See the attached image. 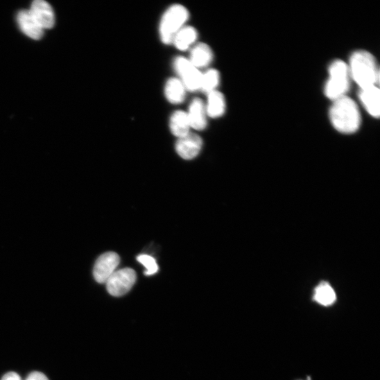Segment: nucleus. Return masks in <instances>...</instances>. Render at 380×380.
<instances>
[{
  "label": "nucleus",
  "instance_id": "obj_1",
  "mask_svg": "<svg viewBox=\"0 0 380 380\" xmlns=\"http://www.w3.org/2000/svg\"><path fill=\"white\" fill-rule=\"evenodd\" d=\"M329 118L335 128L344 134L356 132L361 123L357 105L347 96L334 101L330 108Z\"/></svg>",
  "mask_w": 380,
  "mask_h": 380
},
{
  "label": "nucleus",
  "instance_id": "obj_2",
  "mask_svg": "<svg viewBox=\"0 0 380 380\" xmlns=\"http://www.w3.org/2000/svg\"><path fill=\"white\" fill-rule=\"evenodd\" d=\"M349 72L351 77L361 89L377 86L379 71L374 58L368 52H355L350 58Z\"/></svg>",
  "mask_w": 380,
  "mask_h": 380
},
{
  "label": "nucleus",
  "instance_id": "obj_3",
  "mask_svg": "<svg viewBox=\"0 0 380 380\" xmlns=\"http://www.w3.org/2000/svg\"><path fill=\"white\" fill-rule=\"evenodd\" d=\"M329 78L325 87L326 96L336 101L347 96L350 87V72L349 66L343 61L337 60L329 68Z\"/></svg>",
  "mask_w": 380,
  "mask_h": 380
},
{
  "label": "nucleus",
  "instance_id": "obj_4",
  "mask_svg": "<svg viewBox=\"0 0 380 380\" xmlns=\"http://www.w3.org/2000/svg\"><path fill=\"white\" fill-rule=\"evenodd\" d=\"M188 19L189 12L184 6L175 5L170 7L161 20L159 33L162 41L166 44L173 43L175 35Z\"/></svg>",
  "mask_w": 380,
  "mask_h": 380
},
{
  "label": "nucleus",
  "instance_id": "obj_5",
  "mask_svg": "<svg viewBox=\"0 0 380 380\" xmlns=\"http://www.w3.org/2000/svg\"><path fill=\"white\" fill-rule=\"evenodd\" d=\"M136 279V273L131 268L116 270L106 282L107 291L114 297L123 296L132 289Z\"/></svg>",
  "mask_w": 380,
  "mask_h": 380
},
{
  "label": "nucleus",
  "instance_id": "obj_6",
  "mask_svg": "<svg viewBox=\"0 0 380 380\" xmlns=\"http://www.w3.org/2000/svg\"><path fill=\"white\" fill-rule=\"evenodd\" d=\"M174 68L185 89L189 91L201 89L203 74L188 60L178 58L174 62Z\"/></svg>",
  "mask_w": 380,
  "mask_h": 380
},
{
  "label": "nucleus",
  "instance_id": "obj_7",
  "mask_svg": "<svg viewBox=\"0 0 380 380\" xmlns=\"http://www.w3.org/2000/svg\"><path fill=\"white\" fill-rule=\"evenodd\" d=\"M120 264V257L115 252H107L101 255L94 264L93 274L95 280L103 284L116 270Z\"/></svg>",
  "mask_w": 380,
  "mask_h": 380
},
{
  "label": "nucleus",
  "instance_id": "obj_8",
  "mask_svg": "<svg viewBox=\"0 0 380 380\" xmlns=\"http://www.w3.org/2000/svg\"><path fill=\"white\" fill-rule=\"evenodd\" d=\"M202 146V139L197 134L189 132L184 137L178 138L175 150L181 158L191 160L198 156Z\"/></svg>",
  "mask_w": 380,
  "mask_h": 380
},
{
  "label": "nucleus",
  "instance_id": "obj_9",
  "mask_svg": "<svg viewBox=\"0 0 380 380\" xmlns=\"http://www.w3.org/2000/svg\"><path fill=\"white\" fill-rule=\"evenodd\" d=\"M31 15L44 30L52 28L55 22V14L51 6L43 0H35L29 10Z\"/></svg>",
  "mask_w": 380,
  "mask_h": 380
},
{
  "label": "nucleus",
  "instance_id": "obj_10",
  "mask_svg": "<svg viewBox=\"0 0 380 380\" xmlns=\"http://www.w3.org/2000/svg\"><path fill=\"white\" fill-rule=\"evenodd\" d=\"M359 97L368 113L372 117L379 118L380 114L379 87L371 86L361 89Z\"/></svg>",
  "mask_w": 380,
  "mask_h": 380
},
{
  "label": "nucleus",
  "instance_id": "obj_11",
  "mask_svg": "<svg viewBox=\"0 0 380 380\" xmlns=\"http://www.w3.org/2000/svg\"><path fill=\"white\" fill-rule=\"evenodd\" d=\"M187 116L190 127L198 130L207 127V110L202 100L196 98L190 104Z\"/></svg>",
  "mask_w": 380,
  "mask_h": 380
},
{
  "label": "nucleus",
  "instance_id": "obj_12",
  "mask_svg": "<svg viewBox=\"0 0 380 380\" xmlns=\"http://www.w3.org/2000/svg\"><path fill=\"white\" fill-rule=\"evenodd\" d=\"M17 22L24 34L34 40H40L44 34V30L33 19L29 10H22L17 15Z\"/></svg>",
  "mask_w": 380,
  "mask_h": 380
},
{
  "label": "nucleus",
  "instance_id": "obj_13",
  "mask_svg": "<svg viewBox=\"0 0 380 380\" xmlns=\"http://www.w3.org/2000/svg\"><path fill=\"white\" fill-rule=\"evenodd\" d=\"M213 53L209 46L205 43L196 45L189 60L197 69L208 67L213 60Z\"/></svg>",
  "mask_w": 380,
  "mask_h": 380
},
{
  "label": "nucleus",
  "instance_id": "obj_14",
  "mask_svg": "<svg viewBox=\"0 0 380 380\" xmlns=\"http://www.w3.org/2000/svg\"><path fill=\"white\" fill-rule=\"evenodd\" d=\"M313 300L323 306H329L336 302L337 295L328 282H322L315 289Z\"/></svg>",
  "mask_w": 380,
  "mask_h": 380
},
{
  "label": "nucleus",
  "instance_id": "obj_15",
  "mask_svg": "<svg viewBox=\"0 0 380 380\" xmlns=\"http://www.w3.org/2000/svg\"><path fill=\"white\" fill-rule=\"evenodd\" d=\"M208 94V104L206 107L207 114L213 119L222 116L226 108L223 94L217 90L213 91Z\"/></svg>",
  "mask_w": 380,
  "mask_h": 380
},
{
  "label": "nucleus",
  "instance_id": "obj_16",
  "mask_svg": "<svg viewBox=\"0 0 380 380\" xmlns=\"http://www.w3.org/2000/svg\"><path fill=\"white\" fill-rule=\"evenodd\" d=\"M185 87L178 78H170L165 86V95L169 102L172 104H180L185 98Z\"/></svg>",
  "mask_w": 380,
  "mask_h": 380
},
{
  "label": "nucleus",
  "instance_id": "obj_17",
  "mask_svg": "<svg viewBox=\"0 0 380 380\" xmlns=\"http://www.w3.org/2000/svg\"><path fill=\"white\" fill-rule=\"evenodd\" d=\"M197 38L196 29L191 26H185L177 33L173 43L178 50L184 51L196 41Z\"/></svg>",
  "mask_w": 380,
  "mask_h": 380
},
{
  "label": "nucleus",
  "instance_id": "obj_18",
  "mask_svg": "<svg viewBox=\"0 0 380 380\" xmlns=\"http://www.w3.org/2000/svg\"><path fill=\"white\" fill-rule=\"evenodd\" d=\"M190 124L187 114L182 111H177L170 119V128L173 135L178 138L184 137L189 133Z\"/></svg>",
  "mask_w": 380,
  "mask_h": 380
},
{
  "label": "nucleus",
  "instance_id": "obj_19",
  "mask_svg": "<svg viewBox=\"0 0 380 380\" xmlns=\"http://www.w3.org/2000/svg\"><path fill=\"white\" fill-rule=\"evenodd\" d=\"M220 74L216 69H210L202 76L201 89L206 93L209 94L216 90L220 83Z\"/></svg>",
  "mask_w": 380,
  "mask_h": 380
},
{
  "label": "nucleus",
  "instance_id": "obj_20",
  "mask_svg": "<svg viewBox=\"0 0 380 380\" xmlns=\"http://www.w3.org/2000/svg\"><path fill=\"white\" fill-rule=\"evenodd\" d=\"M137 261L146 268L145 274L146 275H153L158 272L159 267L156 260L149 255H140L137 257Z\"/></svg>",
  "mask_w": 380,
  "mask_h": 380
},
{
  "label": "nucleus",
  "instance_id": "obj_21",
  "mask_svg": "<svg viewBox=\"0 0 380 380\" xmlns=\"http://www.w3.org/2000/svg\"><path fill=\"white\" fill-rule=\"evenodd\" d=\"M25 380H49V379L44 374L35 371L31 372Z\"/></svg>",
  "mask_w": 380,
  "mask_h": 380
},
{
  "label": "nucleus",
  "instance_id": "obj_22",
  "mask_svg": "<svg viewBox=\"0 0 380 380\" xmlns=\"http://www.w3.org/2000/svg\"><path fill=\"white\" fill-rule=\"evenodd\" d=\"M1 380H22L20 375L15 372H10L6 374Z\"/></svg>",
  "mask_w": 380,
  "mask_h": 380
}]
</instances>
